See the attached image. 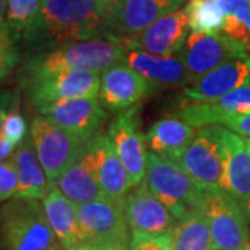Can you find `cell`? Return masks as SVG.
I'll return each instance as SVG.
<instances>
[{"label":"cell","mask_w":250,"mask_h":250,"mask_svg":"<svg viewBox=\"0 0 250 250\" xmlns=\"http://www.w3.org/2000/svg\"><path fill=\"white\" fill-rule=\"evenodd\" d=\"M25 38L45 52L92 39L116 41L103 0H43L35 27Z\"/></svg>","instance_id":"1"},{"label":"cell","mask_w":250,"mask_h":250,"mask_svg":"<svg viewBox=\"0 0 250 250\" xmlns=\"http://www.w3.org/2000/svg\"><path fill=\"white\" fill-rule=\"evenodd\" d=\"M128 49L121 41L104 38L62 45L28 60L24 82L68 70H89L102 74L113 64L123 62Z\"/></svg>","instance_id":"2"},{"label":"cell","mask_w":250,"mask_h":250,"mask_svg":"<svg viewBox=\"0 0 250 250\" xmlns=\"http://www.w3.org/2000/svg\"><path fill=\"white\" fill-rule=\"evenodd\" d=\"M1 249L62 250L38 199L13 197L1 206Z\"/></svg>","instance_id":"3"},{"label":"cell","mask_w":250,"mask_h":250,"mask_svg":"<svg viewBox=\"0 0 250 250\" xmlns=\"http://www.w3.org/2000/svg\"><path fill=\"white\" fill-rule=\"evenodd\" d=\"M145 181L179 221L203 211L207 189L200 187L177 161L147 152Z\"/></svg>","instance_id":"4"},{"label":"cell","mask_w":250,"mask_h":250,"mask_svg":"<svg viewBox=\"0 0 250 250\" xmlns=\"http://www.w3.org/2000/svg\"><path fill=\"white\" fill-rule=\"evenodd\" d=\"M125 202L108 197L78 206L83 242L99 250H129L132 232L125 214Z\"/></svg>","instance_id":"5"},{"label":"cell","mask_w":250,"mask_h":250,"mask_svg":"<svg viewBox=\"0 0 250 250\" xmlns=\"http://www.w3.org/2000/svg\"><path fill=\"white\" fill-rule=\"evenodd\" d=\"M31 138L50 189L57 187L62 172L71 166L86 145V141L81 136L54 125L45 116L32 120Z\"/></svg>","instance_id":"6"},{"label":"cell","mask_w":250,"mask_h":250,"mask_svg":"<svg viewBox=\"0 0 250 250\" xmlns=\"http://www.w3.org/2000/svg\"><path fill=\"white\" fill-rule=\"evenodd\" d=\"M213 250H250L249 220L241 202L221 189L207 190L205 207Z\"/></svg>","instance_id":"7"},{"label":"cell","mask_w":250,"mask_h":250,"mask_svg":"<svg viewBox=\"0 0 250 250\" xmlns=\"http://www.w3.org/2000/svg\"><path fill=\"white\" fill-rule=\"evenodd\" d=\"M223 129L224 125L202 126L177 161L207 190H223Z\"/></svg>","instance_id":"8"},{"label":"cell","mask_w":250,"mask_h":250,"mask_svg":"<svg viewBox=\"0 0 250 250\" xmlns=\"http://www.w3.org/2000/svg\"><path fill=\"white\" fill-rule=\"evenodd\" d=\"M100 72L68 70L25 81L24 86L36 110L72 99L96 98L100 92Z\"/></svg>","instance_id":"9"},{"label":"cell","mask_w":250,"mask_h":250,"mask_svg":"<svg viewBox=\"0 0 250 250\" xmlns=\"http://www.w3.org/2000/svg\"><path fill=\"white\" fill-rule=\"evenodd\" d=\"M177 54L185 64L192 83L224 62L248 54V49L223 32L217 35L190 32Z\"/></svg>","instance_id":"10"},{"label":"cell","mask_w":250,"mask_h":250,"mask_svg":"<svg viewBox=\"0 0 250 250\" xmlns=\"http://www.w3.org/2000/svg\"><path fill=\"white\" fill-rule=\"evenodd\" d=\"M125 214L132 236L171 235L179 220L147 187L146 181L131 189L125 197Z\"/></svg>","instance_id":"11"},{"label":"cell","mask_w":250,"mask_h":250,"mask_svg":"<svg viewBox=\"0 0 250 250\" xmlns=\"http://www.w3.org/2000/svg\"><path fill=\"white\" fill-rule=\"evenodd\" d=\"M107 136L114 146L120 160L128 171L134 187L146 178V135L141 132L139 106L121 111L110 124Z\"/></svg>","instance_id":"12"},{"label":"cell","mask_w":250,"mask_h":250,"mask_svg":"<svg viewBox=\"0 0 250 250\" xmlns=\"http://www.w3.org/2000/svg\"><path fill=\"white\" fill-rule=\"evenodd\" d=\"M189 20L185 9H179L157 20L136 35L124 36L121 41L129 49L146 53L170 57L181 52L188 39Z\"/></svg>","instance_id":"13"},{"label":"cell","mask_w":250,"mask_h":250,"mask_svg":"<svg viewBox=\"0 0 250 250\" xmlns=\"http://www.w3.org/2000/svg\"><path fill=\"white\" fill-rule=\"evenodd\" d=\"M185 1L187 0H116V3L108 7L110 28L114 39L121 41L124 36L142 32L157 20L179 10Z\"/></svg>","instance_id":"14"},{"label":"cell","mask_w":250,"mask_h":250,"mask_svg":"<svg viewBox=\"0 0 250 250\" xmlns=\"http://www.w3.org/2000/svg\"><path fill=\"white\" fill-rule=\"evenodd\" d=\"M153 88L125 62H118L100 75L99 100L110 111H125L138 106Z\"/></svg>","instance_id":"15"},{"label":"cell","mask_w":250,"mask_h":250,"mask_svg":"<svg viewBox=\"0 0 250 250\" xmlns=\"http://www.w3.org/2000/svg\"><path fill=\"white\" fill-rule=\"evenodd\" d=\"M38 111L54 125L78 135L86 142L99 134L100 126L106 121V113L98 98L64 100Z\"/></svg>","instance_id":"16"},{"label":"cell","mask_w":250,"mask_h":250,"mask_svg":"<svg viewBox=\"0 0 250 250\" xmlns=\"http://www.w3.org/2000/svg\"><path fill=\"white\" fill-rule=\"evenodd\" d=\"M250 83V57L243 54L224 62L184 88V96L192 103L214 102Z\"/></svg>","instance_id":"17"},{"label":"cell","mask_w":250,"mask_h":250,"mask_svg":"<svg viewBox=\"0 0 250 250\" xmlns=\"http://www.w3.org/2000/svg\"><path fill=\"white\" fill-rule=\"evenodd\" d=\"M250 113V83L235 89L214 102L189 103L175 116L195 128L207 125H225L233 118Z\"/></svg>","instance_id":"18"},{"label":"cell","mask_w":250,"mask_h":250,"mask_svg":"<svg viewBox=\"0 0 250 250\" xmlns=\"http://www.w3.org/2000/svg\"><path fill=\"white\" fill-rule=\"evenodd\" d=\"M56 188L77 206L106 197L99 184L93 138L86 142L78 157L62 172Z\"/></svg>","instance_id":"19"},{"label":"cell","mask_w":250,"mask_h":250,"mask_svg":"<svg viewBox=\"0 0 250 250\" xmlns=\"http://www.w3.org/2000/svg\"><path fill=\"white\" fill-rule=\"evenodd\" d=\"M131 68L141 74L154 89H168L190 85L187 67L178 54L161 57L142 50L128 49L124 60Z\"/></svg>","instance_id":"20"},{"label":"cell","mask_w":250,"mask_h":250,"mask_svg":"<svg viewBox=\"0 0 250 250\" xmlns=\"http://www.w3.org/2000/svg\"><path fill=\"white\" fill-rule=\"evenodd\" d=\"M223 190L241 202L250 197V149L245 138L223 129Z\"/></svg>","instance_id":"21"},{"label":"cell","mask_w":250,"mask_h":250,"mask_svg":"<svg viewBox=\"0 0 250 250\" xmlns=\"http://www.w3.org/2000/svg\"><path fill=\"white\" fill-rule=\"evenodd\" d=\"M93 147L99 184L103 195L113 200L125 202V197L134 188V184L110 138L99 132L93 136Z\"/></svg>","instance_id":"22"},{"label":"cell","mask_w":250,"mask_h":250,"mask_svg":"<svg viewBox=\"0 0 250 250\" xmlns=\"http://www.w3.org/2000/svg\"><path fill=\"white\" fill-rule=\"evenodd\" d=\"M193 126L187 124L179 117H166L156 121L146 134L149 152L178 161L179 157L195 138Z\"/></svg>","instance_id":"23"},{"label":"cell","mask_w":250,"mask_h":250,"mask_svg":"<svg viewBox=\"0 0 250 250\" xmlns=\"http://www.w3.org/2000/svg\"><path fill=\"white\" fill-rule=\"evenodd\" d=\"M42 203L62 250L74 249L85 243L78 223V206L64 196L57 188L50 189Z\"/></svg>","instance_id":"24"},{"label":"cell","mask_w":250,"mask_h":250,"mask_svg":"<svg viewBox=\"0 0 250 250\" xmlns=\"http://www.w3.org/2000/svg\"><path fill=\"white\" fill-rule=\"evenodd\" d=\"M13 157L20 175V187L16 197L43 200L46 195L50 192V187L45 170L38 159L31 136H27L18 145Z\"/></svg>","instance_id":"25"},{"label":"cell","mask_w":250,"mask_h":250,"mask_svg":"<svg viewBox=\"0 0 250 250\" xmlns=\"http://www.w3.org/2000/svg\"><path fill=\"white\" fill-rule=\"evenodd\" d=\"M171 250H213V236L205 211L181 220L171 233Z\"/></svg>","instance_id":"26"},{"label":"cell","mask_w":250,"mask_h":250,"mask_svg":"<svg viewBox=\"0 0 250 250\" xmlns=\"http://www.w3.org/2000/svg\"><path fill=\"white\" fill-rule=\"evenodd\" d=\"M192 32L217 35L223 32L225 14L218 0H189L185 7Z\"/></svg>","instance_id":"27"},{"label":"cell","mask_w":250,"mask_h":250,"mask_svg":"<svg viewBox=\"0 0 250 250\" xmlns=\"http://www.w3.org/2000/svg\"><path fill=\"white\" fill-rule=\"evenodd\" d=\"M43 0H7L6 17L1 18V29L17 36H25L35 27Z\"/></svg>","instance_id":"28"},{"label":"cell","mask_w":250,"mask_h":250,"mask_svg":"<svg viewBox=\"0 0 250 250\" xmlns=\"http://www.w3.org/2000/svg\"><path fill=\"white\" fill-rule=\"evenodd\" d=\"M20 187V175L14 157L11 156L0 164V200L4 203L17 196Z\"/></svg>","instance_id":"29"},{"label":"cell","mask_w":250,"mask_h":250,"mask_svg":"<svg viewBox=\"0 0 250 250\" xmlns=\"http://www.w3.org/2000/svg\"><path fill=\"white\" fill-rule=\"evenodd\" d=\"M28 126L24 117L17 111L4 113L1 111V134L18 146L27 138Z\"/></svg>","instance_id":"30"},{"label":"cell","mask_w":250,"mask_h":250,"mask_svg":"<svg viewBox=\"0 0 250 250\" xmlns=\"http://www.w3.org/2000/svg\"><path fill=\"white\" fill-rule=\"evenodd\" d=\"M129 250H171V235L132 236Z\"/></svg>","instance_id":"31"},{"label":"cell","mask_w":250,"mask_h":250,"mask_svg":"<svg viewBox=\"0 0 250 250\" xmlns=\"http://www.w3.org/2000/svg\"><path fill=\"white\" fill-rule=\"evenodd\" d=\"M225 128L231 129L233 132H236L241 136H246L250 138V113L246 116L238 117V118H233L229 123L224 125Z\"/></svg>","instance_id":"32"},{"label":"cell","mask_w":250,"mask_h":250,"mask_svg":"<svg viewBox=\"0 0 250 250\" xmlns=\"http://www.w3.org/2000/svg\"><path fill=\"white\" fill-rule=\"evenodd\" d=\"M14 146L16 145L11 142L10 139H7L4 135H0V159H1V161H6L13 156L11 152H13Z\"/></svg>","instance_id":"33"},{"label":"cell","mask_w":250,"mask_h":250,"mask_svg":"<svg viewBox=\"0 0 250 250\" xmlns=\"http://www.w3.org/2000/svg\"><path fill=\"white\" fill-rule=\"evenodd\" d=\"M70 250H99L96 249L95 246H92V245H88V243H83V245H81L78 248H74V249H70Z\"/></svg>","instance_id":"34"},{"label":"cell","mask_w":250,"mask_h":250,"mask_svg":"<svg viewBox=\"0 0 250 250\" xmlns=\"http://www.w3.org/2000/svg\"><path fill=\"white\" fill-rule=\"evenodd\" d=\"M103 1H104V4H106L107 7H111V6L116 3V0H103Z\"/></svg>","instance_id":"35"},{"label":"cell","mask_w":250,"mask_h":250,"mask_svg":"<svg viewBox=\"0 0 250 250\" xmlns=\"http://www.w3.org/2000/svg\"><path fill=\"white\" fill-rule=\"evenodd\" d=\"M245 141H246V145H248V147L250 149V138H245Z\"/></svg>","instance_id":"36"}]
</instances>
